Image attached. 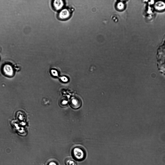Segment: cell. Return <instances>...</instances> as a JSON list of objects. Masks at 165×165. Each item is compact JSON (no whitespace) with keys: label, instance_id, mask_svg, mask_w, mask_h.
Instances as JSON below:
<instances>
[{"label":"cell","instance_id":"6da1fadb","mask_svg":"<svg viewBox=\"0 0 165 165\" xmlns=\"http://www.w3.org/2000/svg\"><path fill=\"white\" fill-rule=\"evenodd\" d=\"M72 155L73 158L78 160H82L85 158L86 153L85 149L81 147H77L73 150Z\"/></svg>","mask_w":165,"mask_h":165},{"label":"cell","instance_id":"7a4b0ae2","mask_svg":"<svg viewBox=\"0 0 165 165\" xmlns=\"http://www.w3.org/2000/svg\"><path fill=\"white\" fill-rule=\"evenodd\" d=\"M69 103L72 108L77 109L81 107L82 102L81 99L79 97L75 96H72L70 99Z\"/></svg>","mask_w":165,"mask_h":165},{"label":"cell","instance_id":"3957f363","mask_svg":"<svg viewBox=\"0 0 165 165\" xmlns=\"http://www.w3.org/2000/svg\"><path fill=\"white\" fill-rule=\"evenodd\" d=\"M71 11L69 9L65 8L62 10L59 13L58 16L61 20H65L69 18L71 14Z\"/></svg>","mask_w":165,"mask_h":165},{"label":"cell","instance_id":"277c9868","mask_svg":"<svg viewBox=\"0 0 165 165\" xmlns=\"http://www.w3.org/2000/svg\"><path fill=\"white\" fill-rule=\"evenodd\" d=\"M64 5L63 1L61 0H55L53 2V6L54 8L56 10L61 9Z\"/></svg>","mask_w":165,"mask_h":165},{"label":"cell","instance_id":"5b68a950","mask_svg":"<svg viewBox=\"0 0 165 165\" xmlns=\"http://www.w3.org/2000/svg\"><path fill=\"white\" fill-rule=\"evenodd\" d=\"M4 71L6 74L11 75L13 74V71L12 67L8 65H5L3 68Z\"/></svg>","mask_w":165,"mask_h":165},{"label":"cell","instance_id":"8992f818","mask_svg":"<svg viewBox=\"0 0 165 165\" xmlns=\"http://www.w3.org/2000/svg\"><path fill=\"white\" fill-rule=\"evenodd\" d=\"M66 163L67 165H76L75 161L72 158H68L66 159Z\"/></svg>","mask_w":165,"mask_h":165},{"label":"cell","instance_id":"52a82bcc","mask_svg":"<svg viewBox=\"0 0 165 165\" xmlns=\"http://www.w3.org/2000/svg\"><path fill=\"white\" fill-rule=\"evenodd\" d=\"M68 103V101L66 99H60L59 102V105L61 107H64L66 106L67 105Z\"/></svg>","mask_w":165,"mask_h":165},{"label":"cell","instance_id":"ba28073f","mask_svg":"<svg viewBox=\"0 0 165 165\" xmlns=\"http://www.w3.org/2000/svg\"><path fill=\"white\" fill-rule=\"evenodd\" d=\"M112 20L115 22H117L118 21V16L115 14L112 16Z\"/></svg>","mask_w":165,"mask_h":165},{"label":"cell","instance_id":"9c48e42d","mask_svg":"<svg viewBox=\"0 0 165 165\" xmlns=\"http://www.w3.org/2000/svg\"><path fill=\"white\" fill-rule=\"evenodd\" d=\"M124 3V2L123 3V2H122V3L120 2L118 3V4L117 5L118 8L120 9H122V8L124 6L123 4Z\"/></svg>","mask_w":165,"mask_h":165},{"label":"cell","instance_id":"30bf717a","mask_svg":"<svg viewBox=\"0 0 165 165\" xmlns=\"http://www.w3.org/2000/svg\"><path fill=\"white\" fill-rule=\"evenodd\" d=\"M52 74L54 76H57L58 75V73L57 71L55 70H51Z\"/></svg>","mask_w":165,"mask_h":165},{"label":"cell","instance_id":"8fae6325","mask_svg":"<svg viewBox=\"0 0 165 165\" xmlns=\"http://www.w3.org/2000/svg\"><path fill=\"white\" fill-rule=\"evenodd\" d=\"M61 79L63 81L65 82L67 81L68 80L67 78L65 77H61Z\"/></svg>","mask_w":165,"mask_h":165},{"label":"cell","instance_id":"7c38bea8","mask_svg":"<svg viewBox=\"0 0 165 165\" xmlns=\"http://www.w3.org/2000/svg\"><path fill=\"white\" fill-rule=\"evenodd\" d=\"M48 165H57V164L55 162L53 161L49 163Z\"/></svg>","mask_w":165,"mask_h":165}]
</instances>
